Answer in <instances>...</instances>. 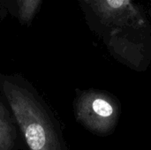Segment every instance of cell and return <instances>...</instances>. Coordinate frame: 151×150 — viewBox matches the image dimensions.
<instances>
[{
	"label": "cell",
	"instance_id": "5b68a950",
	"mask_svg": "<svg viewBox=\"0 0 151 150\" xmlns=\"http://www.w3.org/2000/svg\"><path fill=\"white\" fill-rule=\"evenodd\" d=\"M42 0H17L19 19L28 23L30 22L41 4Z\"/></svg>",
	"mask_w": 151,
	"mask_h": 150
},
{
	"label": "cell",
	"instance_id": "277c9868",
	"mask_svg": "<svg viewBox=\"0 0 151 150\" xmlns=\"http://www.w3.org/2000/svg\"><path fill=\"white\" fill-rule=\"evenodd\" d=\"M16 131L7 110L0 102V150H12Z\"/></svg>",
	"mask_w": 151,
	"mask_h": 150
},
{
	"label": "cell",
	"instance_id": "6da1fadb",
	"mask_svg": "<svg viewBox=\"0 0 151 150\" xmlns=\"http://www.w3.org/2000/svg\"><path fill=\"white\" fill-rule=\"evenodd\" d=\"M0 88L29 150H63L47 114L29 90L2 74Z\"/></svg>",
	"mask_w": 151,
	"mask_h": 150
},
{
	"label": "cell",
	"instance_id": "7a4b0ae2",
	"mask_svg": "<svg viewBox=\"0 0 151 150\" xmlns=\"http://www.w3.org/2000/svg\"><path fill=\"white\" fill-rule=\"evenodd\" d=\"M88 20L110 34L139 30L148 26L143 11L134 0H80Z\"/></svg>",
	"mask_w": 151,
	"mask_h": 150
},
{
	"label": "cell",
	"instance_id": "3957f363",
	"mask_svg": "<svg viewBox=\"0 0 151 150\" xmlns=\"http://www.w3.org/2000/svg\"><path fill=\"white\" fill-rule=\"evenodd\" d=\"M76 118L90 131L105 134L115 126L119 117V107L109 95L88 90L79 95L75 103Z\"/></svg>",
	"mask_w": 151,
	"mask_h": 150
}]
</instances>
